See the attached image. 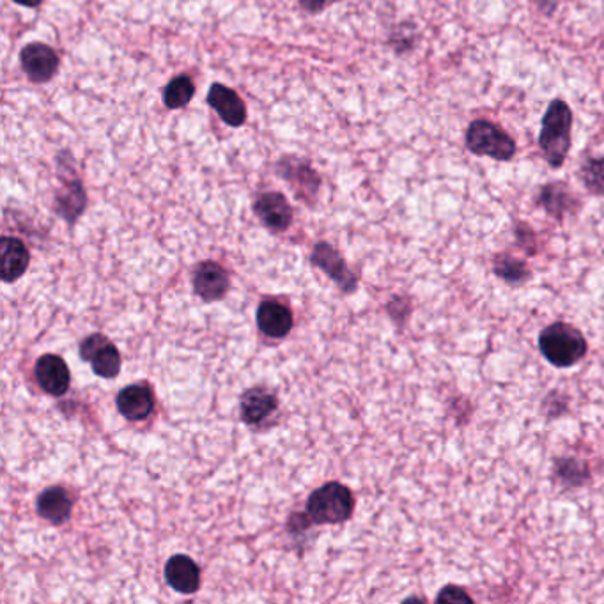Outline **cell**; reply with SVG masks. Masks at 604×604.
Returning a JSON list of instances; mask_svg holds the SVG:
<instances>
[{
	"instance_id": "6da1fadb",
	"label": "cell",
	"mask_w": 604,
	"mask_h": 604,
	"mask_svg": "<svg viewBox=\"0 0 604 604\" xmlns=\"http://www.w3.org/2000/svg\"><path fill=\"white\" fill-rule=\"evenodd\" d=\"M573 114L564 100H553L542 118L538 145L551 167H562L571 149Z\"/></svg>"
},
{
	"instance_id": "7a4b0ae2",
	"label": "cell",
	"mask_w": 604,
	"mask_h": 604,
	"mask_svg": "<svg viewBox=\"0 0 604 604\" xmlns=\"http://www.w3.org/2000/svg\"><path fill=\"white\" fill-rule=\"evenodd\" d=\"M542 356L555 367H573L587 355V340L582 332L567 323H553L538 336Z\"/></svg>"
},
{
	"instance_id": "3957f363",
	"label": "cell",
	"mask_w": 604,
	"mask_h": 604,
	"mask_svg": "<svg viewBox=\"0 0 604 604\" xmlns=\"http://www.w3.org/2000/svg\"><path fill=\"white\" fill-rule=\"evenodd\" d=\"M353 507L351 491L338 482H328L309 496L307 516L318 525H336L351 518Z\"/></svg>"
},
{
	"instance_id": "277c9868",
	"label": "cell",
	"mask_w": 604,
	"mask_h": 604,
	"mask_svg": "<svg viewBox=\"0 0 604 604\" xmlns=\"http://www.w3.org/2000/svg\"><path fill=\"white\" fill-rule=\"evenodd\" d=\"M467 145L473 154L507 162L516 154L514 140L489 121H473L467 132Z\"/></svg>"
},
{
	"instance_id": "5b68a950",
	"label": "cell",
	"mask_w": 604,
	"mask_h": 604,
	"mask_svg": "<svg viewBox=\"0 0 604 604\" xmlns=\"http://www.w3.org/2000/svg\"><path fill=\"white\" fill-rule=\"evenodd\" d=\"M80 356L91 362L92 371L101 378H116L121 371V355L105 336L94 334L82 340Z\"/></svg>"
},
{
	"instance_id": "8992f818",
	"label": "cell",
	"mask_w": 604,
	"mask_h": 604,
	"mask_svg": "<svg viewBox=\"0 0 604 604\" xmlns=\"http://www.w3.org/2000/svg\"><path fill=\"white\" fill-rule=\"evenodd\" d=\"M20 65L29 80H32L34 83H47L59 71L61 59L54 48L45 43L34 41L20 52Z\"/></svg>"
},
{
	"instance_id": "52a82bcc",
	"label": "cell",
	"mask_w": 604,
	"mask_h": 604,
	"mask_svg": "<svg viewBox=\"0 0 604 604\" xmlns=\"http://www.w3.org/2000/svg\"><path fill=\"white\" fill-rule=\"evenodd\" d=\"M276 171H278V176L284 178L291 185L296 196H300L305 201H311L312 197H316L321 187V178L311 167L309 162L302 160L300 156H284L276 163Z\"/></svg>"
},
{
	"instance_id": "ba28073f",
	"label": "cell",
	"mask_w": 604,
	"mask_h": 604,
	"mask_svg": "<svg viewBox=\"0 0 604 604\" xmlns=\"http://www.w3.org/2000/svg\"><path fill=\"white\" fill-rule=\"evenodd\" d=\"M207 105L216 110L220 119L232 127L240 128L247 121V107L236 91L223 83H213L207 92Z\"/></svg>"
},
{
	"instance_id": "9c48e42d",
	"label": "cell",
	"mask_w": 604,
	"mask_h": 604,
	"mask_svg": "<svg viewBox=\"0 0 604 604\" xmlns=\"http://www.w3.org/2000/svg\"><path fill=\"white\" fill-rule=\"evenodd\" d=\"M254 211L258 218L273 232H282L289 229L293 222V209L287 199L278 192L261 194L254 202Z\"/></svg>"
},
{
	"instance_id": "30bf717a",
	"label": "cell",
	"mask_w": 604,
	"mask_h": 604,
	"mask_svg": "<svg viewBox=\"0 0 604 604\" xmlns=\"http://www.w3.org/2000/svg\"><path fill=\"white\" fill-rule=\"evenodd\" d=\"M36 380L39 387L50 396L66 394L71 374L66 362L57 355H45L36 363Z\"/></svg>"
},
{
	"instance_id": "8fae6325",
	"label": "cell",
	"mask_w": 604,
	"mask_h": 604,
	"mask_svg": "<svg viewBox=\"0 0 604 604\" xmlns=\"http://www.w3.org/2000/svg\"><path fill=\"white\" fill-rule=\"evenodd\" d=\"M167 583L179 594H194L201 587V571L187 555L172 556L165 565Z\"/></svg>"
},
{
	"instance_id": "7c38bea8",
	"label": "cell",
	"mask_w": 604,
	"mask_h": 604,
	"mask_svg": "<svg viewBox=\"0 0 604 604\" xmlns=\"http://www.w3.org/2000/svg\"><path fill=\"white\" fill-rule=\"evenodd\" d=\"M194 289L204 302H216L229 289V275L216 263L206 261L194 273Z\"/></svg>"
},
{
	"instance_id": "4fadbf2b",
	"label": "cell",
	"mask_w": 604,
	"mask_h": 604,
	"mask_svg": "<svg viewBox=\"0 0 604 604\" xmlns=\"http://www.w3.org/2000/svg\"><path fill=\"white\" fill-rule=\"evenodd\" d=\"M258 325L265 336L282 338L293 328V314L284 303L267 300L258 309Z\"/></svg>"
},
{
	"instance_id": "5bb4252c",
	"label": "cell",
	"mask_w": 604,
	"mask_h": 604,
	"mask_svg": "<svg viewBox=\"0 0 604 604\" xmlns=\"http://www.w3.org/2000/svg\"><path fill=\"white\" fill-rule=\"evenodd\" d=\"M153 406H154L153 394L145 385H130L123 389L118 396L119 413L132 422L147 418L153 411Z\"/></svg>"
},
{
	"instance_id": "9a60e30c",
	"label": "cell",
	"mask_w": 604,
	"mask_h": 604,
	"mask_svg": "<svg viewBox=\"0 0 604 604\" xmlns=\"http://www.w3.org/2000/svg\"><path fill=\"white\" fill-rule=\"evenodd\" d=\"M29 250L18 240L11 236L2 238V278L4 282H13L20 278L29 268Z\"/></svg>"
},
{
	"instance_id": "2e32d148",
	"label": "cell",
	"mask_w": 604,
	"mask_h": 604,
	"mask_svg": "<svg viewBox=\"0 0 604 604\" xmlns=\"http://www.w3.org/2000/svg\"><path fill=\"white\" fill-rule=\"evenodd\" d=\"M71 498L63 487H48L38 498V514L52 525H63L71 516Z\"/></svg>"
},
{
	"instance_id": "e0dca14e",
	"label": "cell",
	"mask_w": 604,
	"mask_h": 604,
	"mask_svg": "<svg viewBox=\"0 0 604 604\" xmlns=\"http://www.w3.org/2000/svg\"><path fill=\"white\" fill-rule=\"evenodd\" d=\"M312 261L316 267L325 269L338 285L344 289H353L355 287V276L347 271L342 258L336 252V249L328 243H318L312 254Z\"/></svg>"
},
{
	"instance_id": "ac0fdd59",
	"label": "cell",
	"mask_w": 604,
	"mask_h": 604,
	"mask_svg": "<svg viewBox=\"0 0 604 604\" xmlns=\"http://www.w3.org/2000/svg\"><path fill=\"white\" fill-rule=\"evenodd\" d=\"M276 409V399L263 389H252L241 398V418L250 424H261Z\"/></svg>"
},
{
	"instance_id": "d6986e66",
	"label": "cell",
	"mask_w": 604,
	"mask_h": 604,
	"mask_svg": "<svg viewBox=\"0 0 604 604\" xmlns=\"http://www.w3.org/2000/svg\"><path fill=\"white\" fill-rule=\"evenodd\" d=\"M85 192L78 179H73L56 196V209L69 222L78 218L85 207Z\"/></svg>"
},
{
	"instance_id": "ffe728a7",
	"label": "cell",
	"mask_w": 604,
	"mask_h": 604,
	"mask_svg": "<svg viewBox=\"0 0 604 604\" xmlns=\"http://www.w3.org/2000/svg\"><path fill=\"white\" fill-rule=\"evenodd\" d=\"M194 94H196V85H194L192 78L187 76V74H179L165 85L163 103H165L167 109L178 110V109L187 107L192 101Z\"/></svg>"
},
{
	"instance_id": "44dd1931",
	"label": "cell",
	"mask_w": 604,
	"mask_h": 604,
	"mask_svg": "<svg viewBox=\"0 0 604 604\" xmlns=\"http://www.w3.org/2000/svg\"><path fill=\"white\" fill-rule=\"evenodd\" d=\"M585 188L594 196H604V158L587 160L582 167Z\"/></svg>"
},
{
	"instance_id": "7402d4cb",
	"label": "cell",
	"mask_w": 604,
	"mask_h": 604,
	"mask_svg": "<svg viewBox=\"0 0 604 604\" xmlns=\"http://www.w3.org/2000/svg\"><path fill=\"white\" fill-rule=\"evenodd\" d=\"M495 271H496L502 278H505V280H509V282L525 280V278L529 276V271L525 268V265L520 263V261H516V259H512V258H502V259H498Z\"/></svg>"
},
{
	"instance_id": "603a6c76",
	"label": "cell",
	"mask_w": 604,
	"mask_h": 604,
	"mask_svg": "<svg viewBox=\"0 0 604 604\" xmlns=\"http://www.w3.org/2000/svg\"><path fill=\"white\" fill-rule=\"evenodd\" d=\"M436 601L438 603H461V601L471 603V598L463 589L451 585V587H445L443 591H440Z\"/></svg>"
},
{
	"instance_id": "cb8c5ba5",
	"label": "cell",
	"mask_w": 604,
	"mask_h": 604,
	"mask_svg": "<svg viewBox=\"0 0 604 604\" xmlns=\"http://www.w3.org/2000/svg\"><path fill=\"white\" fill-rule=\"evenodd\" d=\"M332 0H300V5L303 11H307L309 14H318L321 13Z\"/></svg>"
},
{
	"instance_id": "d4e9b609",
	"label": "cell",
	"mask_w": 604,
	"mask_h": 604,
	"mask_svg": "<svg viewBox=\"0 0 604 604\" xmlns=\"http://www.w3.org/2000/svg\"><path fill=\"white\" fill-rule=\"evenodd\" d=\"M13 2H16L20 5H25V7H38L43 0H13Z\"/></svg>"
}]
</instances>
